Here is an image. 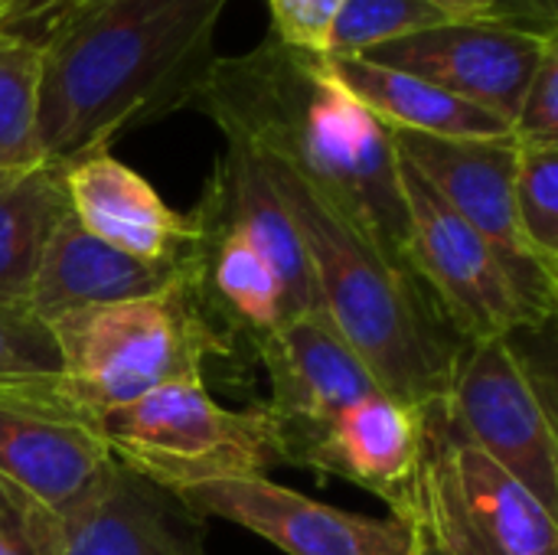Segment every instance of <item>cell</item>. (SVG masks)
Returning a JSON list of instances; mask_svg holds the SVG:
<instances>
[{
    "instance_id": "cell-30",
    "label": "cell",
    "mask_w": 558,
    "mask_h": 555,
    "mask_svg": "<svg viewBox=\"0 0 558 555\" xmlns=\"http://www.w3.org/2000/svg\"><path fill=\"white\" fill-rule=\"evenodd\" d=\"M10 23H13V3L0 0V26H10Z\"/></svg>"
},
{
    "instance_id": "cell-17",
    "label": "cell",
    "mask_w": 558,
    "mask_h": 555,
    "mask_svg": "<svg viewBox=\"0 0 558 555\" xmlns=\"http://www.w3.org/2000/svg\"><path fill=\"white\" fill-rule=\"evenodd\" d=\"M320 69L389 131L435 137H513V128L504 118L363 56H320Z\"/></svg>"
},
{
    "instance_id": "cell-28",
    "label": "cell",
    "mask_w": 558,
    "mask_h": 555,
    "mask_svg": "<svg viewBox=\"0 0 558 555\" xmlns=\"http://www.w3.org/2000/svg\"><path fill=\"white\" fill-rule=\"evenodd\" d=\"M412 527H415V536H412V550L409 555H448L428 533H425V527L418 523V520H412Z\"/></svg>"
},
{
    "instance_id": "cell-1",
    "label": "cell",
    "mask_w": 558,
    "mask_h": 555,
    "mask_svg": "<svg viewBox=\"0 0 558 555\" xmlns=\"http://www.w3.org/2000/svg\"><path fill=\"white\" fill-rule=\"evenodd\" d=\"M193 105L216 121L226 144L291 173L386 258L409 268L389 128L327 79L320 56L275 36L242 56H216Z\"/></svg>"
},
{
    "instance_id": "cell-11",
    "label": "cell",
    "mask_w": 558,
    "mask_h": 555,
    "mask_svg": "<svg viewBox=\"0 0 558 555\" xmlns=\"http://www.w3.org/2000/svg\"><path fill=\"white\" fill-rule=\"evenodd\" d=\"M252 347L268 376L265 409L284 438L288 464H298L340 412L383 393L324 314L291 317Z\"/></svg>"
},
{
    "instance_id": "cell-25",
    "label": "cell",
    "mask_w": 558,
    "mask_h": 555,
    "mask_svg": "<svg viewBox=\"0 0 558 555\" xmlns=\"http://www.w3.org/2000/svg\"><path fill=\"white\" fill-rule=\"evenodd\" d=\"M513 141L523 144H558V49L543 52L513 118Z\"/></svg>"
},
{
    "instance_id": "cell-7",
    "label": "cell",
    "mask_w": 558,
    "mask_h": 555,
    "mask_svg": "<svg viewBox=\"0 0 558 555\" xmlns=\"http://www.w3.org/2000/svg\"><path fill=\"white\" fill-rule=\"evenodd\" d=\"M399 190L405 203V265L461 343L539 330L556 317V307L543 304L507 258L402 157Z\"/></svg>"
},
{
    "instance_id": "cell-2",
    "label": "cell",
    "mask_w": 558,
    "mask_h": 555,
    "mask_svg": "<svg viewBox=\"0 0 558 555\" xmlns=\"http://www.w3.org/2000/svg\"><path fill=\"white\" fill-rule=\"evenodd\" d=\"M229 0H49L39 36V150L69 164L193 105Z\"/></svg>"
},
{
    "instance_id": "cell-14",
    "label": "cell",
    "mask_w": 558,
    "mask_h": 555,
    "mask_svg": "<svg viewBox=\"0 0 558 555\" xmlns=\"http://www.w3.org/2000/svg\"><path fill=\"white\" fill-rule=\"evenodd\" d=\"M62 183L72 219L118 252L183 265L196 245V216L170 209L160 193L108 147L62 164Z\"/></svg>"
},
{
    "instance_id": "cell-23",
    "label": "cell",
    "mask_w": 558,
    "mask_h": 555,
    "mask_svg": "<svg viewBox=\"0 0 558 555\" xmlns=\"http://www.w3.org/2000/svg\"><path fill=\"white\" fill-rule=\"evenodd\" d=\"M65 520L0 478V555H62Z\"/></svg>"
},
{
    "instance_id": "cell-5",
    "label": "cell",
    "mask_w": 558,
    "mask_h": 555,
    "mask_svg": "<svg viewBox=\"0 0 558 555\" xmlns=\"http://www.w3.org/2000/svg\"><path fill=\"white\" fill-rule=\"evenodd\" d=\"M141 481L173 494L180 487L255 478L288 464L284 438L265 406L226 409L203 379H180L134 402L101 412L88 429Z\"/></svg>"
},
{
    "instance_id": "cell-26",
    "label": "cell",
    "mask_w": 558,
    "mask_h": 555,
    "mask_svg": "<svg viewBox=\"0 0 558 555\" xmlns=\"http://www.w3.org/2000/svg\"><path fill=\"white\" fill-rule=\"evenodd\" d=\"M275 26V39L291 49L324 56L333 16L343 0H265Z\"/></svg>"
},
{
    "instance_id": "cell-13",
    "label": "cell",
    "mask_w": 558,
    "mask_h": 555,
    "mask_svg": "<svg viewBox=\"0 0 558 555\" xmlns=\"http://www.w3.org/2000/svg\"><path fill=\"white\" fill-rule=\"evenodd\" d=\"M425 409H412L386 393L366 396L340 412L301 455V468L343 478L379 500L389 517L412 523L418 497V464Z\"/></svg>"
},
{
    "instance_id": "cell-19",
    "label": "cell",
    "mask_w": 558,
    "mask_h": 555,
    "mask_svg": "<svg viewBox=\"0 0 558 555\" xmlns=\"http://www.w3.org/2000/svg\"><path fill=\"white\" fill-rule=\"evenodd\" d=\"M65 213L62 164L0 173V304L26 307L46 242Z\"/></svg>"
},
{
    "instance_id": "cell-29",
    "label": "cell",
    "mask_w": 558,
    "mask_h": 555,
    "mask_svg": "<svg viewBox=\"0 0 558 555\" xmlns=\"http://www.w3.org/2000/svg\"><path fill=\"white\" fill-rule=\"evenodd\" d=\"M13 3V20H20V13H33L36 7H43V3H49V0H10ZM13 26V23H10Z\"/></svg>"
},
{
    "instance_id": "cell-27",
    "label": "cell",
    "mask_w": 558,
    "mask_h": 555,
    "mask_svg": "<svg viewBox=\"0 0 558 555\" xmlns=\"http://www.w3.org/2000/svg\"><path fill=\"white\" fill-rule=\"evenodd\" d=\"M451 20H494L497 0H428Z\"/></svg>"
},
{
    "instance_id": "cell-9",
    "label": "cell",
    "mask_w": 558,
    "mask_h": 555,
    "mask_svg": "<svg viewBox=\"0 0 558 555\" xmlns=\"http://www.w3.org/2000/svg\"><path fill=\"white\" fill-rule=\"evenodd\" d=\"M173 504L193 517L235 523L284 555H409L415 527L311 500L265 474L180 487Z\"/></svg>"
},
{
    "instance_id": "cell-24",
    "label": "cell",
    "mask_w": 558,
    "mask_h": 555,
    "mask_svg": "<svg viewBox=\"0 0 558 555\" xmlns=\"http://www.w3.org/2000/svg\"><path fill=\"white\" fill-rule=\"evenodd\" d=\"M59 366V350L46 321L29 307L0 304V376L56 373Z\"/></svg>"
},
{
    "instance_id": "cell-10",
    "label": "cell",
    "mask_w": 558,
    "mask_h": 555,
    "mask_svg": "<svg viewBox=\"0 0 558 555\" xmlns=\"http://www.w3.org/2000/svg\"><path fill=\"white\" fill-rule=\"evenodd\" d=\"M556 36L504 20H448L383 43L363 59L409 72L513 128L520 98Z\"/></svg>"
},
{
    "instance_id": "cell-18",
    "label": "cell",
    "mask_w": 558,
    "mask_h": 555,
    "mask_svg": "<svg viewBox=\"0 0 558 555\" xmlns=\"http://www.w3.org/2000/svg\"><path fill=\"white\" fill-rule=\"evenodd\" d=\"M62 555H206L193 530L173 514V500L114 464L105 487L65 520Z\"/></svg>"
},
{
    "instance_id": "cell-3",
    "label": "cell",
    "mask_w": 558,
    "mask_h": 555,
    "mask_svg": "<svg viewBox=\"0 0 558 555\" xmlns=\"http://www.w3.org/2000/svg\"><path fill=\"white\" fill-rule=\"evenodd\" d=\"M258 164L304 242L320 314L386 396L412 409L441 402L461 340L422 281L386 258L291 173Z\"/></svg>"
},
{
    "instance_id": "cell-20",
    "label": "cell",
    "mask_w": 558,
    "mask_h": 555,
    "mask_svg": "<svg viewBox=\"0 0 558 555\" xmlns=\"http://www.w3.org/2000/svg\"><path fill=\"white\" fill-rule=\"evenodd\" d=\"M43 164L39 49L33 36L0 26V173Z\"/></svg>"
},
{
    "instance_id": "cell-4",
    "label": "cell",
    "mask_w": 558,
    "mask_h": 555,
    "mask_svg": "<svg viewBox=\"0 0 558 555\" xmlns=\"http://www.w3.org/2000/svg\"><path fill=\"white\" fill-rule=\"evenodd\" d=\"M46 327L62 366L0 376V406L78 429L157 386L203 379V363L232 350L196 304L186 275L160 294L75 307L49 317Z\"/></svg>"
},
{
    "instance_id": "cell-8",
    "label": "cell",
    "mask_w": 558,
    "mask_h": 555,
    "mask_svg": "<svg viewBox=\"0 0 558 555\" xmlns=\"http://www.w3.org/2000/svg\"><path fill=\"white\" fill-rule=\"evenodd\" d=\"M441 406L487 458L556 510V419L513 337L461 343Z\"/></svg>"
},
{
    "instance_id": "cell-21",
    "label": "cell",
    "mask_w": 558,
    "mask_h": 555,
    "mask_svg": "<svg viewBox=\"0 0 558 555\" xmlns=\"http://www.w3.org/2000/svg\"><path fill=\"white\" fill-rule=\"evenodd\" d=\"M513 213L526 252L558 278V144L517 141Z\"/></svg>"
},
{
    "instance_id": "cell-6",
    "label": "cell",
    "mask_w": 558,
    "mask_h": 555,
    "mask_svg": "<svg viewBox=\"0 0 558 555\" xmlns=\"http://www.w3.org/2000/svg\"><path fill=\"white\" fill-rule=\"evenodd\" d=\"M448 555H558V520L445 412L425 409L415 517Z\"/></svg>"
},
{
    "instance_id": "cell-15",
    "label": "cell",
    "mask_w": 558,
    "mask_h": 555,
    "mask_svg": "<svg viewBox=\"0 0 558 555\" xmlns=\"http://www.w3.org/2000/svg\"><path fill=\"white\" fill-rule=\"evenodd\" d=\"M111 471L114 458L88 429L0 406V478L62 520L88 507Z\"/></svg>"
},
{
    "instance_id": "cell-16",
    "label": "cell",
    "mask_w": 558,
    "mask_h": 555,
    "mask_svg": "<svg viewBox=\"0 0 558 555\" xmlns=\"http://www.w3.org/2000/svg\"><path fill=\"white\" fill-rule=\"evenodd\" d=\"M183 265L144 262L128 252L111 249L108 242L88 236L72 213L56 226L39 258L26 307L49 321L56 314L92 307V304H118L134 298H150L167 291L183 278Z\"/></svg>"
},
{
    "instance_id": "cell-22",
    "label": "cell",
    "mask_w": 558,
    "mask_h": 555,
    "mask_svg": "<svg viewBox=\"0 0 558 555\" xmlns=\"http://www.w3.org/2000/svg\"><path fill=\"white\" fill-rule=\"evenodd\" d=\"M451 16L428 0H343L324 56H366L369 49L448 23Z\"/></svg>"
},
{
    "instance_id": "cell-12",
    "label": "cell",
    "mask_w": 558,
    "mask_h": 555,
    "mask_svg": "<svg viewBox=\"0 0 558 555\" xmlns=\"http://www.w3.org/2000/svg\"><path fill=\"white\" fill-rule=\"evenodd\" d=\"M396 154L425 177V183L468 219L517 272V278L549 307L558 301V278L539 268L526 252L517 213V141L513 137H435L415 131H389Z\"/></svg>"
}]
</instances>
